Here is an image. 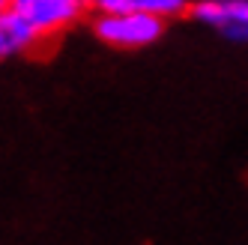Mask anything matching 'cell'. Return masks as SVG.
Here are the masks:
<instances>
[{"instance_id":"obj_1","label":"cell","mask_w":248,"mask_h":245,"mask_svg":"<svg viewBox=\"0 0 248 245\" xmlns=\"http://www.w3.org/2000/svg\"><path fill=\"white\" fill-rule=\"evenodd\" d=\"M165 21L162 15L153 12H135V9H120V12H96L93 33L99 42L117 51H140L150 48L165 36Z\"/></svg>"},{"instance_id":"obj_2","label":"cell","mask_w":248,"mask_h":245,"mask_svg":"<svg viewBox=\"0 0 248 245\" xmlns=\"http://www.w3.org/2000/svg\"><path fill=\"white\" fill-rule=\"evenodd\" d=\"M3 6L15 9L42 39L63 36L90 9L87 0H3Z\"/></svg>"},{"instance_id":"obj_3","label":"cell","mask_w":248,"mask_h":245,"mask_svg":"<svg viewBox=\"0 0 248 245\" xmlns=\"http://www.w3.org/2000/svg\"><path fill=\"white\" fill-rule=\"evenodd\" d=\"M191 18L227 42H248V0H194Z\"/></svg>"},{"instance_id":"obj_4","label":"cell","mask_w":248,"mask_h":245,"mask_svg":"<svg viewBox=\"0 0 248 245\" xmlns=\"http://www.w3.org/2000/svg\"><path fill=\"white\" fill-rule=\"evenodd\" d=\"M45 39L33 30L15 9L3 6L0 12V54L3 57H24L30 51H36Z\"/></svg>"},{"instance_id":"obj_5","label":"cell","mask_w":248,"mask_h":245,"mask_svg":"<svg viewBox=\"0 0 248 245\" xmlns=\"http://www.w3.org/2000/svg\"><path fill=\"white\" fill-rule=\"evenodd\" d=\"M93 12H120V9H135V12H153L162 18H176L183 12H191L188 0H87Z\"/></svg>"}]
</instances>
